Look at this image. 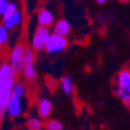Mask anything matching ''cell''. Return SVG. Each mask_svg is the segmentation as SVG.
Here are the masks:
<instances>
[{
  "mask_svg": "<svg viewBox=\"0 0 130 130\" xmlns=\"http://www.w3.org/2000/svg\"><path fill=\"white\" fill-rule=\"evenodd\" d=\"M15 10H17V5H15V3H13V2H9V4H8V7H7L6 11H5V12H4V14L2 15V20L4 21V20H6V19L10 18L11 15L15 12Z\"/></svg>",
  "mask_w": 130,
  "mask_h": 130,
  "instance_id": "15",
  "label": "cell"
},
{
  "mask_svg": "<svg viewBox=\"0 0 130 130\" xmlns=\"http://www.w3.org/2000/svg\"><path fill=\"white\" fill-rule=\"evenodd\" d=\"M44 130H63V124L58 120H45L43 122Z\"/></svg>",
  "mask_w": 130,
  "mask_h": 130,
  "instance_id": "12",
  "label": "cell"
},
{
  "mask_svg": "<svg viewBox=\"0 0 130 130\" xmlns=\"http://www.w3.org/2000/svg\"><path fill=\"white\" fill-rule=\"evenodd\" d=\"M26 47L27 46L23 42H20V43L14 45V47L12 48L10 54H9L8 63L13 68V70L17 72V74L23 72V61H24Z\"/></svg>",
  "mask_w": 130,
  "mask_h": 130,
  "instance_id": "3",
  "label": "cell"
},
{
  "mask_svg": "<svg viewBox=\"0 0 130 130\" xmlns=\"http://www.w3.org/2000/svg\"><path fill=\"white\" fill-rule=\"evenodd\" d=\"M27 94V87L22 82H15L12 90H11V96L19 97V98H24Z\"/></svg>",
  "mask_w": 130,
  "mask_h": 130,
  "instance_id": "11",
  "label": "cell"
},
{
  "mask_svg": "<svg viewBox=\"0 0 130 130\" xmlns=\"http://www.w3.org/2000/svg\"><path fill=\"white\" fill-rule=\"evenodd\" d=\"M36 130H42V129H36Z\"/></svg>",
  "mask_w": 130,
  "mask_h": 130,
  "instance_id": "21",
  "label": "cell"
},
{
  "mask_svg": "<svg viewBox=\"0 0 130 130\" xmlns=\"http://www.w3.org/2000/svg\"><path fill=\"white\" fill-rule=\"evenodd\" d=\"M62 91L65 94H72L73 90H74V84H73V80L69 75H64L61 78V82H60Z\"/></svg>",
  "mask_w": 130,
  "mask_h": 130,
  "instance_id": "10",
  "label": "cell"
},
{
  "mask_svg": "<svg viewBox=\"0 0 130 130\" xmlns=\"http://www.w3.org/2000/svg\"><path fill=\"white\" fill-rule=\"evenodd\" d=\"M70 32V24L66 20H59L53 25V33L66 37Z\"/></svg>",
  "mask_w": 130,
  "mask_h": 130,
  "instance_id": "9",
  "label": "cell"
},
{
  "mask_svg": "<svg viewBox=\"0 0 130 130\" xmlns=\"http://www.w3.org/2000/svg\"><path fill=\"white\" fill-rule=\"evenodd\" d=\"M113 91L126 106H130V69L123 68L113 80Z\"/></svg>",
  "mask_w": 130,
  "mask_h": 130,
  "instance_id": "1",
  "label": "cell"
},
{
  "mask_svg": "<svg viewBox=\"0 0 130 130\" xmlns=\"http://www.w3.org/2000/svg\"><path fill=\"white\" fill-rule=\"evenodd\" d=\"M11 18H12V20H13V22H14V25H15V26L19 25V24L22 22V19H23V15H22L21 10L17 9V10H15V12L11 15Z\"/></svg>",
  "mask_w": 130,
  "mask_h": 130,
  "instance_id": "16",
  "label": "cell"
},
{
  "mask_svg": "<svg viewBox=\"0 0 130 130\" xmlns=\"http://www.w3.org/2000/svg\"><path fill=\"white\" fill-rule=\"evenodd\" d=\"M36 19H37L38 26H41V27L50 28L51 26H53L55 24V22H54L55 20H54L53 13L48 10L47 8H45V7H40L38 9Z\"/></svg>",
  "mask_w": 130,
  "mask_h": 130,
  "instance_id": "8",
  "label": "cell"
},
{
  "mask_svg": "<svg viewBox=\"0 0 130 130\" xmlns=\"http://www.w3.org/2000/svg\"><path fill=\"white\" fill-rule=\"evenodd\" d=\"M24 109H25V97L24 98H19V97L11 96L6 107L7 115L11 118H17L24 112Z\"/></svg>",
  "mask_w": 130,
  "mask_h": 130,
  "instance_id": "6",
  "label": "cell"
},
{
  "mask_svg": "<svg viewBox=\"0 0 130 130\" xmlns=\"http://www.w3.org/2000/svg\"><path fill=\"white\" fill-rule=\"evenodd\" d=\"M8 4L9 2L7 1V0H0V14L3 15L4 12L6 11L7 7H8Z\"/></svg>",
  "mask_w": 130,
  "mask_h": 130,
  "instance_id": "17",
  "label": "cell"
},
{
  "mask_svg": "<svg viewBox=\"0 0 130 130\" xmlns=\"http://www.w3.org/2000/svg\"><path fill=\"white\" fill-rule=\"evenodd\" d=\"M67 45H68V40L66 37L60 36L52 32L46 40L44 50L47 54L55 55V54H59L62 51H64L67 47Z\"/></svg>",
  "mask_w": 130,
  "mask_h": 130,
  "instance_id": "4",
  "label": "cell"
},
{
  "mask_svg": "<svg viewBox=\"0 0 130 130\" xmlns=\"http://www.w3.org/2000/svg\"><path fill=\"white\" fill-rule=\"evenodd\" d=\"M51 33L52 32H51L50 28L37 26L34 33H33V37H32V41H31L32 50L34 52H40V51L44 50L46 40H47L48 36L51 35Z\"/></svg>",
  "mask_w": 130,
  "mask_h": 130,
  "instance_id": "5",
  "label": "cell"
},
{
  "mask_svg": "<svg viewBox=\"0 0 130 130\" xmlns=\"http://www.w3.org/2000/svg\"><path fill=\"white\" fill-rule=\"evenodd\" d=\"M8 30L3 26V25H0V48L2 46H4L8 40Z\"/></svg>",
  "mask_w": 130,
  "mask_h": 130,
  "instance_id": "14",
  "label": "cell"
},
{
  "mask_svg": "<svg viewBox=\"0 0 130 130\" xmlns=\"http://www.w3.org/2000/svg\"><path fill=\"white\" fill-rule=\"evenodd\" d=\"M95 1L97 2V3H99V4H104L107 0H95Z\"/></svg>",
  "mask_w": 130,
  "mask_h": 130,
  "instance_id": "18",
  "label": "cell"
},
{
  "mask_svg": "<svg viewBox=\"0 0 130 130\" xmlns=\"http://www.w3.org/2000/svg\"><path fill=\"white\" fill-rule=\"evenodd\" d=\"M52 109H53L52 102L47 97H41V98L38 99L36 110H37V115L40 119L47 120V118L50 117L52 112Z\"/></svg>",
  "mask_w": 130,
  "mask_h": 130,
  "instance_id": "7",
  "label": "cell"
},
{
  "mask_svg": "<svg viewBox=\"0 0 130 130\" xmlns=\"http://www.w3.org/2000/svg\"><path fill=\"white\" fill-rule=\"evenodd\" d=\"M43 126V122L41 121L40 118H35V117H31L27 120L26 122V127L29 130H36V129H41Z\"/></svg>",
  "mask_w": 130,
  "mask_h": 130,
  "instance_id": "13",
  "label": "cell"
},
{
  "mask_svg": "<svg viewBox=\"0 0 130 130\" xmlns=\"http://www.w3.org/2000/svg\"><path fill=\"white\" fill-rule=\"evenodd\" d=\"M0 65H1V62H0ZM0 100H1V94H0Z\"/></svg>",
  "mask_w": 130,
  "mask_h": 130,
  "instance_id": "20",
  "label": "cell"
},
{
  "mask_svg": "<svg viewBox=\"0 0 130 130\" xmlns=\"http://www.w3.org/2000/svg\"><path fill=\"white\" fill-rule=\"evenodd\" d=\"M34 61H35L34 51L32 50V47L27 46L25 56H24V61H23V74H24V77L30 83L34 82L37 77Z\"/></svg>",
  "mask_w": 130,
  "mask_h": 130,
  "instance_id": "2",
  "label": "cell"
},
{
  "mask_svg": "<svg viewBox=\"0 0 130 130\" xmlns=\"http://www.w3.org/2000/svg\"><path fill=\"white\" fill-rule=\"evenodd\" d=\"M120 2H123V3H127V2H129L130 0H119Z\"/></svg>",
  "mask_w": 130,
  "mask_h": 130,
  "instance_id": "19",
  "label": "cell"
}]
</instances>
